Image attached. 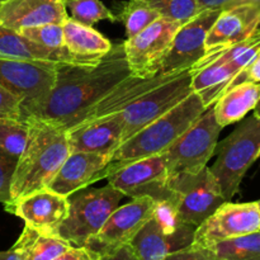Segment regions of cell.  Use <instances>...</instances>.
I'll return each mask as SVG.
<instances>
[{
  "mask_svg": "<svg viewBox=\"0 0 260 260\" xmlns=\"http://www.w3.org/2000/svg\"><path fill=\"white\" fill-rule=\"evenodd\" d=\"M131 75L123 43L112 46L94 66L60 65L50 95L42 103L23 111L22 119L36 117L68 131L90 107Z\"/></svg>",
  "mask_w": 260,
  "mask_h": 260,
  "instance_id": "obj_1",
  "label": "cell"
},
{
  "mask_svg": "<svg viewBox=\"0 0 260 260\" xmlns=\"http://www.w3.org/2000/svg\"><path fill=\"white\" fill-rule=\"evenodd\" d=\"M28 140L15 167L10 185V203L45 189L70 155L68 131L36 117H25Z\"/></svg>",
  "mask_w": 260,
  "mask_h": 260,
  "instance_id": "obj_2",
  "label": "cell"
},
{
  "mask_svg": "<svg viewBox=\"0 0 260 260\" xmlns=\"http://www.w3.org/2000/svg\"><path fill=\"white\" fill-rule=\"evenodd\" d=\"M206 109L207 107L201 96L193 91L172 111L122 142L113 152L107 168H116L132 160L164 154Z\"/></svg>",
  "mask_w": 260,
  "mask_h": 260,
  "instance_id": "obj_3",
  "label": "cell"
},
{
  "mask_svg": "<svg viewBox=\"0 0 260 260\" xmlns=\"http://www.w3.org/2000/svg\"><path fill=\"white\" fill-rule=\"evenodd\" d=\"M260 119L251 116L241 122L222 142L217 144L215 164L210 168L225 201L239 192L249 168L259 159Z\"/></svg>",
  "mask_w": 260,
  "mask_h": 260,
  "instance_id": "obj_4",
  "label": "cell"
},
{
  "mask_svg": "<svg viewBox=\"0 0 260 260\" xmlns=\"http://www.w3.org/2000/svg\"><path fill=\"white\" fill-rule=\"evenodd\" d=\"M126 196L112 184L85 187L69 196V212L58 228L57 236L74 246H84L95 235Z\"/></svg>",
  "mask_w": 260,
  "mask_h": 260,
  "instance_id": "obj_5",
  "label": "cell"
},
{
  "mask_svg": "<svg viewBox=\"0 0 260 260\" xmlns=\"http://www.w3.org/2000/svg\"><path fill=\"white\" fill-rule=\"evenodd\" d=\"M197 228L178 217L172 201L156 202L151 218L128 244L141 260H164L193 244Z\"/></svg>",
  "mask_w": 260,
  "mask_h": 260,
  "instance_id": "obj_6",
  "label": "cell"
},
{
  "mask_svg": "<svg viewBox=\"0 0 260 260\" xmlns=\"http://www.w3.org/2000/svg\"><path fill=\"white\" fill-rule=\"evenodd\" d=\"M168 187L178 217L185 223L198 226L207 220L223 202L217 180L206 167L200 173H179L169 175Z\"/></svg>",
  "mask_w": 260,
  "mask_h": 260,
  "instance_id": "obj_7",
  "label": "cell"
},
{
  "mask_svg": "<svg viewBox=\"0 0 260 260\" xmlns=\"http://www.w3.org/2000/svg\"><path fill=\"white\" fill-rule=\"evenodd\" d=\"M221 129L222 127L216 119L212 104L164 152L169 175L196 174L205 169L215 155Z\"/></svg>",
  "mask_w": 260,
  "mask_h": 260,
  "instance_id": "obj_8",
  "label": "cell"
},
{
  "mask_svg": "<svg viewBox=\"0 0 260 260\" xmlns=\"http://www.w3.org/2000/svg\"><path fill=\"white\" fill-rule=\"evenodd\" d=\"M192 70H185L170 76L156 88L146 91L121 112L123 131L121 144L141 131L144 127L172 111L187 98L192 90ZM119 144V145H121Z\"/></svg>",
  "mask_w": 260,
  "mask_h": 260,
  "instance_id": "obj_9",
  "label": "cell"
},
{
  "mask_svg": "<svg viewBox=\"0 0 260 260\" xmlns=\"http://www.w3.org/2000/svg\"><path fill=\"white\" fill-rule=\"evenodd\" d=\"M104 178L126 197H151L156 202L172 200L164 154L132 160L116 168H106Z\"/></svg>",
  "mask_w": 260,
  "mask_h": 260,
  "instance_id": "obj_10",
  "label": "cell"
},
{
  "mask_svg": "<svg viewBox=\"0 0 260 260\" xmlns=\"http://www.w3.org/2000/svg\"><path fill=\"white\" fill-rule=\"evenodd\" d=\"M57 63L43 61L0 58V86L17 96L22 112L42 103L57 79Z\"/></svg>",
  "mask_w": 260,
  "mask_h": 260,
  "instance_id": "obj_11",
  "label": "cell"
},
{
  "mask_svg": "<svg viewBox=\"0 0 260 260\" xmlns=\"http://www.w3.org/2000/svg\"><path fill=\"white\" fill-rule=\"evenodd\" d=\"M155 207L156 201L151 197L132 198L131 202L118 206L103 228L86 241L84 248L99 258L128 245L142 226L151 218Z\"/></svg>",
  "mask_w": 260,
  "mask_h": 260,
  "instance_id": "obj_12",
  "label": "cell"
},
{
  "mask_svg": "<svg viewBox=\"0 0 260 260\" xmlns=\"http://www.w3.org/2000/svg\"><path fill=\"white\" fill-rule=\"evenodd\" d=\"M183 23L160 17L132 38L123 42L131 74L139 78L154 76L172 46L173 38Z\"/></svg>",
  "mask_w": 260,
  "mask_h": 260,
  "instance_id": "obj_13",
  "label": "cell"
},
{
  "mask_svg": "<svg viewBox=\"0 0 260 260\" xmlns=\"http://www.w3.org/2000/svg\"><path fill=\"white\" fill-rule=\"evenodd\" d=\"M260 231L258 201L248 203L223 202L197 228L192 245L206 248L218 241Z\"/></svg>",
  "mask_w": 260,
  "mask_h": 260,
  "instance_id": "obj_14",
  "label": "cell"
},
{
  "mask_svg": "<svg viewBox=\"0 0 260 260\" xmlns=\"http://www.w3.org/2000/svg\"><path fill=\"white\" fill-rule=\"evenodd\" d=\"M221 10H203L178 29L159 69L160 75H174L194 68L206 55L208 30Z\"/></svg>",
  "mask_w": 260,
  "mask_h": 260,
  "instance_id": "obj_15",
  "label": "cell"
},
{
  "mask_svg": "<svg viewBox=\"0 0 260 260\" xmlns=\"http://www.w3.org/2000/svg\"><path fill=\"white\" fill-rule=\"evenodd\" d=\"M5 211L22 218L28 228L57 235L58 228L68 216L69 198L45 188L9 203Z\"/></svg>",
  "mask_w": 260,
  "mask_h": 260,
  "instance_id": "obj_16",
  "label": "cell"
},
{
  "mask_svg": "<svg viewBox=\"0 0 260 260\" xmlns=\"http://www.w3.org/2000/svg\"><path fill=\"white\" fill-rule=\"evenodd\" d=\"M68 18L63 0H5L0 4V23L15 32L43 24H63Z\"/></svg>",
  "mask_w": 260,
  "mask_h": 260,
  "instance_id": "obj_17",
  "label": "cell"
},
{
  "mask_svg": "<svg viewBox=\"0 0 260 260\" xmlns=\"http://www.w3.org/2000/svg\"><path fill=\"white\" fill-rule=\"evenodd\" d=\"M112 155L94 152H70L60 170L51 180L48 189L69 197L74 192L89 187L96 180L104 179V169Z\"/></svg>",
  "mask_w": 260,
  "mask_h": 260,
  "instance_id": "obj_18",
  "label": "cell"
},
{
  "mask_svg": "<svg viewBox=\"0 0 260 260\" xmlns=\"http://www.w3.org/2000/svg\"><path fill=\"white\" fill-rule=\"evenodd\" d=\"M122 131L123 121L119 112L68 129L69 147L71 152L84 151L113 155L121 144Z\"/></svg>",
  "mask_w": 260,
  "mask_h": 260,
  "instance_id": "obj_19",
  "label": "cell"
},
{
  "mask_svg": "<svg viewBox=\"0 0 260 260\" xmlns=\"http://www.w3.org/2000/svg\"><path fill=\"white\" fill-rule=\"evenodd\" d=\"M260 27V10L251 5H236L221 10L206 38V53L229 47L248 38Z\"/></svg>",
  "mask_w": 260,
  "mask_h": 260,
  "instance_id": "obj_20",
  "label": "cell"
},
{
  "mask_svg": "<svg viewBox=\"0 0 260 260\" xmlns=\"http://www.w3.org/2000/svg\"><path fill=\"white\" fill-rule=\"evenodd\" d=\"M62 28L66 51L80 66L96 65L113 46L98 30L71 18L63 22Z\"/></svg>",
  "mask_w": 260,
  "mask_h": 260,
  "instance_id": "obj_21",
  "label": "cell"
},
{
  "mask_svg": "<svg viewBox=\"0 0 260 260\" xmlns=\"http://www.w3.org/2000/svg\"><path fill=\"white\" fill-rule=\"evenodd\" d=\"M260 99V83L236 84L226 89L222 95L213 103V112L221 127L241 121L253 111Z\"/></svg>",
  "mask_w": 260,
  "mask_h": 260,
  "instance_id": "obj_22",
  "label": "cell"
},
{
  "mask_svg": "<svg viewBox=\"0 0 260 260\" xmlns=\"http://www.w3.org/2000/svg\"><path fill=\"white\" fill-rule=\"evenodd\" d=\"M192 70V90L197 93L206 107H210L222 95L239 71L230 63L211 62Z\"/></svg>",
  "mask_w": 260,
  "mask_h": 260,
  "instance_id": "obj_23",
  "label": "cell"
},
{
  "mask_svg": "<svg viewBox=\"0 0 260 260\" xmlns=\"http://www.w3.org/2000/svg\"><path fill=\"white\" fill-rule=\"evenodd\" d=\"M71 246L74 245L60 236L24 226L12 248L20 254L23 260H53Z\"/></svg>",
  "mask_w": 260,
  "mask_h": 260,
  "instance_id": "obj_24",
  "label": "cell"
},
{
  "mask_svg": "<svg viewBox=\"0 0 260 260\" xmlns=\"http://www.w3.org/2000/svg\"><path fill=\"white\" fill-rule=\"evenodd\" d=\"M260 51V27L254 30L248 38L229 47L218 48L205 55V57L192 69H200L211 62L230 63L240 73L255 58Z\"/></svg>",
  "mask_w": 260,
  "mask_h": 260,
  "instance_id": "obj_25",
  "label": "cell"
},
{
  "mask_svg": "<svg viewBox=\"0 0 260 260\" xmlns=\"http://www.w3.org/2000/svg\"><path fill=\"white\" fill-rule=\"evenodd\" d=\"M0 58H20L29 61H43L60 65L55 53L42 46L33 43L20 33L4 27L0 23Z\"/></svg>",
  "mask_w": 260,
  "mask_h": 260,
  "instance_id": "obj_26",
  "label": "cell"
},
{
  "mask_svg": "<svg viewBox=\"0 0 260 260\" xmlns=\"http://www.w3.org/2000/svg\"><path fill=\"white\" fill-rule=\"evenodd\" d=\"M213 260H260V231L206 246Z\"/></svg>",
  "mask_w": 260,
  "mask_h": 260,
  "instance_id": "obj_27",
  "label": "cell"
},
{
  "mask_svg": "<svg viewBox=\"0 0 260 260\" xmlns=\"http://www.w3.org/2000/svg\"><path fill=\"white\" fill-rule=\"evenodd\" d=\"M18 33H20L30 42L37 43L46 50L55 53L60 65L80 66L66 51L65 43H63L62 24H43L38 27L25 28Z\"/></svg>",
  "mask_w": 260,
  "mask_h": 260,
  "instance_id": "obj_28",
  "label": "cell"
},
{
  "mask_svg": "<svg viewBox=\"0 0 260 260\" xmlns=\"http://www.w3.org/2000/svg\"><path fill=\"white\" fill-rule=\"evenodd\" d=\"M116 18L123 23L127 38H132L159 19L160 14L140 0H129L122 3Z\"/></svg>",
  "mask_w": 260,
  "mask_h": 260,
  "instance_id": "obj_29",
  "label": "cell"
},
{
  "mask_svg": "<svg viewBox=\"0 0 260 260\" xmlns=\"http://www.w3.org/2000/svg\"><path fill=\"white\" fill-rule=\"evenodd\" d=\"M28 140V124L22 121L0 122V156L18 162Z\"/></svg>",
  "mask_w": 260,
  "mask_h": 260,
  "instance_id": "obj_30",
  "label": "cell"
},
{
  "mask_svg": "<svg viewBox=\"0 0 260 260\" xmlns=\"http://www.w3.org/2000/svg\"><path fill=\"white\" fill-rule=\"evenodd\" d=\"M66 9L70 10L71 19L88 27H93L101 20L117 22L112 13L101 0H63Z\"/></svg>",
  "mask_w": 260,
  "mask_h": 260,
  "instance_id": "obj_31",
  "label": "cell"
},
{
  "mask_svg": "<svg viewBox=\"0 0 260 260\" xmlns=\"http://www.w3.org/2000/svg\"><path fill=\"white\" fill-rule=\"evenodd\" d=\"M154 9L160 17L185 23L198 14L196 0H140Z\"/></svg>",
  "mask_w": 260,
  "mask_h": 260,
  "instance_id": "obj_32",
  "label": "cell"
},
{
  "mask_svg": "<svg viewBox=\"0 0 260 260\" xmlns=\"http://www.w3.org/2000/svg\"><path fill=\"white\" fill-rule=\"evenodd\" d=\"M22 121V103L17 96L0 86V122Z\"/></svg>",
  "mask_w": 260,
  "mask_h": 260,
  "instance_id": "obj_33",
  "label": "cell"
},
{
  "mask_svg": "<svg viewBox=\"0 0 260 260\" xmlns=\"http://www.w3.org/2000/svg\"><path fill=\"white\" fill-rule=\"evenodd\" d=\"M17 162L0 156V203L4 206L9 205L10 185H12L13 174H14Z\"/></svg>",
  "mask_w": 260,
  "mask_h": 260,
  "instance_id": "obj_34",
  "label": "cell"
},
{
  "mask_svg": "<svg viewBox=\"0 0 260 260\" xmlns=\"http://www.w3.org/2000/svg\"><path fill=\"white\" fill-rule=\"evenodd\" d=\"M244 81L260 83V51L258 55L255 56V58H254L244 70H241L240 73L234 78V80L231 81L230 85L228 86V89L231 88L233 85H236V84L244 83Z\"/></svg>",
  "mask_w": 260,
  "mask_h": 260,
  "instance_id": "obj_35",
  "label": "cell"
},
{
  "mask_svg": "<svg viewBox=\"0 0 260 260\" xmlns=\"http://www.w3.org/2000/svg\"><path fill=\"white\" fill-rule=\"evenodd\" d=\"M164 260H213L206 248L190 245L168 255Z\"/></svg>",
  "mask_w": 260,
  "mask_h": 260,
  "instance_id": "obj_36",
  "label": "cell"
},
{
  "mask_svg": "<svg viewBox=\"0 0 260 260\" xmlns=\"http://www.w3.org/2000/svg\"><path fill=\"white\" fill-rule=\"evenodd\" d=\"M98 256L84 246H71L53 260H96Z\"/></svg>",
  "mask_w": 260,
  "mask_h": 260,
  "instance_id": "obj_37",
  "label": "cell"
},
{
  "mask_svg": "<svg viewBox=\"0 0 260 260\" xmlns=\"http://www.w3.org/2000/svg\"><path fill=\"white\" fill-rule=\"evenodd\" d=\"M96 260H141L129 245H124L117 250L101 255Z\"/></svg>",
  "mask_w": 260,
  "mask_h": 260,
  "instance_id": "obj_38",
  "label": "cell"
},
{
  "mask_svg": "<svg viewBox=\"0 0 260 260\" xmlns=\"http://www.w3.org/2000/svg\"><path fill=\"white\" fill-rule=\"evenodd\" d=\"M231 0H196L198 12L203 10H222Z\"/></svg>",
  "mask_w": 260,
  "mask_h": 260,
  "instance_id": "obj_39",
  "label": "cell"
},
{
  "mask_svg": "<svg viewBox=\"0 0 260 260\" xmlns=\"http://www.w3.org/2000/svg\"><path fill=\"white\" fill-rule=\"evenodd\" d=\"M236 5H251V7H255L256 9L260 10V0H231L223 9L236 7Z\"/></svg>",
  "mask_w": 260,
  "mask_h": 260,
  "instance_id": "obj_40",
  "label": "cell"
},
{
  "mask_svg": "<svg viewBox=\"0 0 260 260\" xmlns=\"http://www.w3.org/2000/svg\"><path fill=\"white\" fill-rule=\"evenodd\" d=\"M0 260H23L20 254L13 248L7 251H0Z\"/></svg>",
  "mask_w": 260,
  "mask_h": 260,
  "instance_id": "obj_41",
  "label": "cell"
},
{
  "mask_svg": "<svg viewBox=\"0 0 260 260\" xmlns=\"http://www.w3.org/2000/svg\"><path fill=\"white\" fill-rule=\"evenodd\" d=\"M253 111H254V117H256V118L260 119V99H259L258 104H256L255 108H254Z\"/></svg>",
  "mask_w": 260,
  "mask_h": 260,
  "instance_id": "obj_42",
  "label": "cell"
},
{
  "mask_svg": "<svg viewBox=\"0 0 260 260\" xmlns=\"http://www.w3.org/2000/svg\"><path fill=\"white\" fill-rule=\"evenodd\" d=\"M258 205H259V210H260V201H258Z\"/></svg>",
  "mask_w": 260,
  "mask_h": 260,
  "instance_id": "obj_43",
  "label": "cell"
},
{
  "mask_svg": "<svg viewBox=\"0 0 260 260\" xmlns=\"http://www.w3.org/2000/svg\"><path fill=\"white\" fill-rule=\"evenodd\" d=\"M3 2H5V0H0V4H2V3H3Z\"/></svg>",
  "mask_w": 260,
  "mask_h": 260,
  "instance_id": "obj_44",
  "label": "cell"
},
{
  "mask_svg": "<svg viewBox=\"0 0 260 260\" xmlns=\"http://www.w3.org/2000/svg\"><path fill=\"white\" fill-rule=\"evenodd\" d=\"M259 157H260V151H259Z\"/></svg>",
  "mask_w": 260,
  "mask_h": 260,
  "instance_id": "obj_45",
  "label": "cell"
}]
</instances>
